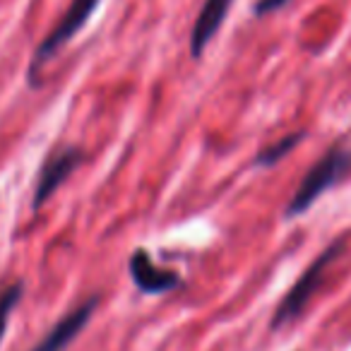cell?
<instances>
[{
  "mask_svg": "<svg viewBox=\"0 0 351 351\" xmlns=\"http://www.w3.org/2000/svg\"><path fill=\"white\" fill-rule=\"evenodd\" d=\"M351 169V152L344 145H332L325 154L320 156L315 166L308 169V173L303 176L301 186L296 188L291 202L287 205L284 215L291 219V217H301L327 188H332L337 181H341V176Z\"/></svg>",
  "mask_w": 351,
  "mask_h": 351,
  "instance_id": "1",
  "label": "cell"
},
{
  "mask_svg": "<svg viewBox=\"0 0 351 351\" xmlns=\"http://www.w3.org/2000/svg\"><path fill=\"white\" fill-rule=\"evenodd\" d=\"M344 243H346V239L341 236V239H337L335 243H330L315 260H313L311 267L298 277V282L293 284V287L289 289L287 296L279 301L277 311H274L272 320H269V330H279V327H284L287 322L296 320V317L301 315L303 308L308 306V301L313 298V293H315L317 287H320L322 277H325L327 265L335 263V260L339 258V253L344 250Z\"/></svg>",
  "mask_w": 351,
  "mask_h": 351,
  "instance_id": "2",
  "label": "cell"
},
{
  "mask_svg": "<svg viewBox=\"0 0 351 351\" xmlns=\"http://www.w3.org/2000/svg\"><path fill=\"white\" fill-rule=\"evenodd\" d=\"M97 8H99V0H73V3H70L68 12L60 17V22L53 27V32H51V34L41 41L39 49H36L34 60H32V68H29L32 82H34V77H36V73H39L41 65H44L46 60L56 53V51L63 49V46L68 44V41L73 39V36L77 34L84 25H87V20L94 15Z\"/></svg>",
  "mask_w": 351,
  "mask_h": 351,
  "instance_id": "3",
  "label": "cell"
},
{
  "mask_svg": "<svg viewBox=\"0 0 351 351\" xmlns=\"http://www.w3.org/2000/svg\"><path fill=\"white\" fill-rule=\"evenodd\" d=\"M82 152L77 147H65L58 149L46 159L44 169L39 173V181H36V191H34V210H39L56 191L65 183L70 173L82 164Z\"/></svg>",
  "mask_w": 351,
  "mask_h": 351,
  "instance_id": "4",
  "label": "cell"
},
{
  "mask_svg": "<svg viewBox=\"0 0 351 351\" xmlns=\"http://www.w3.org/2000/svg\"><path fill=\"white\" fill-rule=\"evenodd\" d=\"M128 269H130L132 282H135V287L140 289L142 293H152V296H154V293H169V291H173V289L183 287L181 274H176L173 269L156 267L145 248H137L135 253L130 255Z\"/></svg>",
  "mask_w": 351,
  "mask_h": 351,
  "instance_id": "5",
  "label": "cell"
},
{
  "mask_svg": "<svg viewBox=\"0 0 351 351\" xmlns=\"http://www.w3.org/2000/svg\"><path fill=\"white\" fill-rule=\"evenodd\" d=\"M97 306H99V296H92L84 303H80V306L75 308V311H70L63 320L56 322L49 335H46L32 351H65L70 341H73L75 337L87 327V322L92 320Z\"/></svg>",
  "mask_w": 351,
  "mask_h": 351,
  "instance_id": "6",
  "label": "cell"
},
{
  "mask_svg": "<svg viewBox=\"0 0 351 351\" xmlns=\"http://www.w3.org/2000/svg\"><path fill=\"white\" fill-rule=\"evenodd\" d=\"M234 0H205L200 15H197L195 25L191 32V53L193 58H200L205 53V49L210 46V41L215 39V34L221 29L226 15L231 10Z\"/></svg>",
  "mask_w": 351,
  "mask_h": 351,
  "instance_id": "7",
  "label": "cell"
},
{
  "mask_svg": "<svg viewBox=\"0 0 351 351\" xmlns=\"http://www.w3.org/2000/svg\"><path fill=\"white\" fill-rule=\"evenodd\" d=\"M301 132H296V135H287L282 137V140L272 142L269 147H265L263 152H258V156H255V164L258 166H274L277 161H282L284 156L289 154V152L293 149V147L301 142Z\"/></svg>",
  "mask_w": 351,
  "mask_h": 351,
  "instance_id": "8",
  "label": "cell"
},
{
  "mask_svg": "<svg viewBox=\"0 0 351 351\" xmlns=\"http://www.w3.org/2000/svg\"><path fill=\"white\" fill-rule=\"evenodd\" d=\"M20 296H22V284H20V282L12 284V287H8L5 291L0 293V341H3V337H5L8 320H10L12 308L17 306Z\"/></svg>",
  "mask_w": 351,
  "mask_h": 351,
  "instance_id": "9",
  "label": "cell"
},
{
  "mask_svg": "<svg viewBox=\"0 0 351 351\" xmlns=\"http://www.w3.org/2000/svg\"><path fill=\"white\" fill-rule=\"evenodd\" d=\"M287 3H289V0H258V3L253 5V12L258 17H265V15H269V12L282 10Z\"/></svg>",
  "mask_w": 351,
  "mask_h": 351,
  "instance_id": "10",
  "label": "cell"
}]
</instances>
